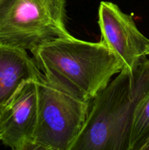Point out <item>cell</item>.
Masks as SVG:
<instances>
[{
    "instance_id": "6da1fadb",
    "label": "cell",
    "mask_w": 149,
    "mask_h": 150,
    "mask_svg": "<svg viewBox=\"0 0 149 150\" xmlns=\"http://www.w3.org/2000/svg\"><path fill=\"white\" fill-rule=\"evenodd\" d=\"M149 92V58L133 72L123 69L90 103L71 150H129L139 104Z\"/></svg>"
},
{
    "instance_id": "7a4b0ae2",
    "label": "cell",
    "mask_w": 149,
    "mask_h": 150,
    "mask_svg": "<svg viewBox=\"0 0 149 150\" xmlns=\"http://www.w3.org/2000/svg\"><path fill=\"white\" fill-rule=\"evenodd\" d=\"M31 53L50 83L84 101H91L123 69L102 41L56 38Z\"/></svg>"
},
{
    "instance_id": "3957f363",
    "label": "cell",
    "mask_w": 149,
    "mask_h": 150,
    "mask_svg": "<svg viewBox=\"0 0 149 150\" xmlns=\"http://www.w3.org/2000/svg\"><path fill=\"white\" fill-rule=\"evenodd\" d=\"M67 0H0V44L32 51L72 36L66 26Z\"/></svg>"
},
{
    "instance_id": "277c9868",
    "label": "cell",
    "mask_w": 149,
    "mask_h": 150,
    "mask_svg": "<svg viewBox=\"0 0 149 150\" xmlns=\"http://www.w3.org/2000/svg\"><path fill=\"white\" fill-rule=\"evenodd\" d=\"M37 86V122L34 150H71L89 114L91 101H84L50 83L42 76Z\"/></svg>"
},
{
    "instance_id": "5b68a950",
    "label": "cell",
    "mask_w": 149,
    "mask_h": 150,
    "mask_svg": "<svg viewBox=\"0 0 149 150\" xmlns=\"http://www.w3.org/2000/svg\"><path fill=\"white\" fill-rule=\"evenodd\" d=\"M98 24L101 41L118 59L124 70L131 73L148 58L149 39L139 30L132 17L117 4L101 1Z\"/></svg>"
},
{
    "instance_id": "8992f818",
    "label": "cell",
    "mask_w": 149,
    "mask_h": 150,
    "mask_svg": "<svg viewBox=\"0 0 149 150\" xmlns=\"http://www.w3.org/2000/svg\"><path fill=\"white\" fill-rule=\"evenodd\" d=\"M37 80L20 84L0 110V142L14 150H34L37 122Z\"/></svg>"
},
{
    "instance_id": "52a82bcc",
    "label": "cell",
    "mask_w": 149,
    "mask_h": 150,
    "mask_svg": "<svg viewBox=\"0 0 149 150\" xmlns=\"http://www.w3.org/2000/svg\"><path fill=\"white\" fill-rule=\"evenodd\" d=\"M43 76L26 50L0 44V110L22 83Z\"/></svg>"
},
{
    "instance_id": "ba28073f",
    "label": "cell",
    "mask_w": 149,
    "mask_h": 150,
    "mask_svg": "<svg viewBox=\"0 0 149 150\" xmlns=\"http://www.w3.org/2000/svg\"><path fill=\"white\" fill-rule=\"evenodd\" d=\"M149 139V92L137 106L133 119L129 150H141Z\"/></svg>"
},
{
    "instance_id": "9c48e42d",
    "label": "cell",
    "mask_w": 149,
    "mask_h": 150,
    "mask_svg": "<svg viewBox=\"0 0 149 150\" xmlns=\"http://www.w3.org/2000/svg\"><path fill=\"white\" fill-rule=\"evenodd\" d=\"M141 150H149V139H148L147 142H145V144H144V146L142 147Z\"/></svg>"
},
{
    "instance_id": "30bf717a",
    "label": "cell",
    "mask_w": 149,
    "mask_h": 150,
    "mask_svg": "<svg viewBox=\"0 0 149 150\" xmlns=\"http://www.w3.org/2000/svg\"><path fill=\"white\" fill-rule=\"evenodd\" d=\"M146 55H147V57H149V46L148 48L147 51H146Z\"/></svg>"
}]
</instances>
